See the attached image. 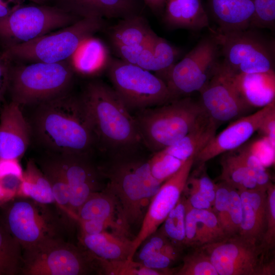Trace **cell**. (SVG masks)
Masks as SVG:
<instances>
[{
	"mask_svg": "<svg viewBox=\"0 0 275 275\" xmlns=\"http://www.w3.org/2000/svg\"><path fill=\"white\" fill-rule=\"evenodd\" d=\"M267 211L265 231L260 244L264 250H268L275 242V187L270 183L266 189Z\"/></svg>",
	"mask_w": 275,
	"mask_h": 275,
	"instance_id": "60d3db41",
	"label": "cell"
},
{
	"mask_svg": "<svg viewBox=\"0 0 275 275\" xmlns=\"http://www.w3.org/2000/svg\"><path fill=\"white\" fill-rule=\"evenodd\" d=\"M77 20L60 9L44 6L18 7L0 19V38L8 44L26 42L69 26Z\"/></svg>",
	"mask_w": 275,
	"mask_h": 275,
	"instance_id": "7c38bea8",
	"label": "cell"
},
{
	"mask_svg": "<svg viewBox=\"0 0 275 275\" xmlns=\"http://www.w3.org/2000/svg\"><path fill=\"white\" fill-rule=\"evenodd\" d=\"M100 274L98 259L85 248L51 239L22 251V275Z\"/></svg>",
	"mask_w": 275,
	"mask_h": 275,
	"instance_id": "ba28073f",
	"label": "cell"
},
{
	"mask_svg": "<svg viewBox=\"0 0 275 275\" xmlns=\"http://www.w3.org/2000/svg\"><path fill=\"white\" fill-rule=\"evenodd\" d=\"M50 156L61 169L69 186L70 209L76 221L80 207L92 194L101 190V178L103 177L90 156L64 154Z\"/></svg>",
	"mask_w": 275,
	"mask_h": 275,
	"instance_id": "2e32d148",
	"label": "cell"
},
{
	"mask_svg": "<svg viewBox=\"0 0 275 275\" xmlns=\"http://www.w3.org/2000/svg\"><path fill=\"white\" fill-rule=\"evenodd\" d=\"M12 199L13 198L4 190L0 184V206Z\"/></svg>",
	"mask_w": 275,
	"mask_h": 275,
	"instance_id": "816d5d0a",
	"label": "cell"
},
{
	"mask_svg": "<svg viewBox=\"0 0 275 275\" xmlns=\"http://www.w3.org/2000/svg\"><path fill=\"white\" fill-rule=\"evenodd\" d=\"M223 64L236 74L274 71V42L249 28L221 32L211 30Z\"/></svg>",
	"mask_w": 275,
	"mask_h": 275,
	"instance_id": "30bf717a",
	"label": "cell"
},
{
	"mask_svg": "<svg viewBox=\"0 0 275 275\" xmlns=\"http://www.w3.org/2000/svg\"><path fill=\"white\" fill-rule=\"evenodd\" d=\"M74 70L63 62H34L11 67L7 89L13 101L19 106L36 105L67 93Z\"/></svg>",
	"mask_w": 275,
	"mask_h": 275,
	"instance_id": "8992f818",
	"label": "cell"
},
{
	"mask_svg": "<svg viewBox=\"0 0 275 275\" xmlns=\"http://www.w3.org/2000/svg\"><path fill=\"white\" fill-rule=\"evenodd\" d=\"M188 179L213 205L215 196L216 184H214L208 176L205 175L200 178L189 176Z\"/></svg>",
	"mask_w": 275,
	"mask_h": 275,
	"instance_id": "f6af8a7d",
	"label": "cell"
},
{
	"mask_svg": "<svg viewBox=\"0 0 275 275\" xmlns=\"http://www.w3.org/2000/svg\"><path fill=\"white\" fill-rule=\"evenodd\" d=\"M106 70L112 88L130 112L175 99L161 78L136 65L112 58Z\"/></svg>",
	"mask_w": 275,
	"mask_h": 275,
	"instance_id": "9c48e42d",
	"label": "cell"
},
{
	"mask_svg": "<svg viewBox=\"0 0 275 275\" xmlns=\"http://www.w3.org/2000/svg\"><path fill=\"white\" fill-rule=\"evenodd\" d=\"M217 123L207 114L183 138L163 149L184 161L193 156L196 157L216 134Z\"/></svg>",
	"mask_w": 275,
	"mask_h": 275,
	"instance_id": "d4e9b609",
	"label": "cell"
},
{
	"mask_svg": "<svg viewBox=\"0 0 275 275\" xmlns=\"http://www.w3.org/2000/svg\"><path fill=\"white\" fill-rule=\"evenodd\" d=\"M248 148L265 168L274 163L275 149L266 137L253 142Z\"/></svg>",
	"mask_w": 275,
	"mask_h": 275,
	"instance_id": "ee69618b",
	"label": "cell"
},
{
	"mask_svg": "<svg viewBox=\"0 0 275 275\" xmlns=\"http://www.w3.org/2000/svg\"><path fill=\"white\" fill-rule=\"evenodd\" d=\"M109 34L113 46L141 44L157 35L146 19L140 14L120 19L111 28Z\"/></svg>",
	"mask_w": 275,
	"mask_h": 275,
	"instance_id": "83f0119b",
	"label": "cell"
},
{
	"mask_svg": "<svg viewBox=\"0 0 275 275\" xmlns=\"http://www.w3.org/2000/svg\"><path fill=\"white\" fill-rule=\"evenodd\" d=\"M23 173L19 159L0 158V179L11 175L22 179Z\"/></svg>",
	"mask_w": 275,
	"mask_h": 275,
	"instance_id": "7dc6e473",
	"label": "cell"
},
{
	"mask_svg": "<svg viewBox=\"0 0 275 275\" xmlns=\"http://www.w3.org/2000/svg\"><path fill=\"white\" fill-rule=\"evenodd\" d=\"M78 220L102 221L124 229L121 225L118 201L106 188L103 191L93 193L89 196L78 210L76 222Z\"/></svg>",
	"mask_w": 275,
	"mask_h": 275,
	"instance_id": "484cf974",
	"label": "cell"
},
{
	"mask_svg": "<svg viewBox=\"0 0 275 275\" xmlns=\"http://www.w3.org/2000/svg\"><path fill=\"white\" fill-rule=\"evenodd\" d=\"M173 262L172 259L160 253H154L140 262L146 267L156 270L169 269Z\"/></svg>",
	"mask_w": 275,
	"mask_h": 275,
	"instance_id": "bcb514c9",
	"label": "cell"
},
{
	"mask_svg": "<svg viewBox=\"0 0 275 275\" xmlns=\"http://www.w3.org/2000/svg\"><path fill=\"white\" fill-rule=\"evenodd\" d=\"M15 0H0V19L9 15L15 9L18 7Z\"/></svg>",
	"mask_w": 275,
	"mask_h": 275,
	"instance_id": "681fc988",
	"label": "cell"
},
{
	"mask_svg": "<svg viewBox=\"0 0 275 275\" xmlns=\"http://www.w3.org/2000/svg\"><path fill=\"white\" fill-rule=\"evenodd\" d=\"M30 1L33 2L36 4H41L42 3L44 2L45 0H30Z\"/></svg>",
	"mask_w": 275,
	"mask_h": 275,
	"instance_id": "db71d44e",
	"label": "cell"
},
{
	"mask_svg": "<svg viewBox=\"0 0 275 275\" xmlns=\"http://www.w3.org/2000/svg\"><path fill=\"white\" fill-rule=\"evenodd\" d=\"M31 130L20 109L11 101L0 112V158L19 159L29 146Z\"/></svg>",
	"mask_w": 275,
	"mask_h": 275,
	"instance_id": "ac0fdd59",
	"label": "cell"
},
{
	"mask_svg": "<svg viewBox=\"0 0 275 275\" xmlns=\"http://www.w3.org/2000/svg\"><path fill=\"white\" fill-rule=\"evenodd\" d=\"M95 134L97 149L108 156L138 152L143 145L133 116L112 87L89 82L80 96Z\"/></svg>",
	"mask_w": 275,
	"mask_h": 275,
	"instance_id": "7a4b0ae2",
	"label": "cell"
},
{
	"mask_svg": "<svg viewBox=\"0 0 275 275\" xmlns=\"http://www.w3.org/2000/svg\"><path fill=\"white\" fill-rule=\"evenodd\" d=\"M16 196L29 198L41 204L56 206L48 180L32 159L26 163Z\"/></svg>",
	"mask_w": 275,
	"mask_h": 275,
	"instance_id": "f1b7e54d",
	"label": "cell"
},
{
	"mask_svg": "<svg viewBox=\"0 0 275 275\" xmlns=\"http://www.w3.org/2000/svg\"><path fill=\"white\" fill-rule=\"evenodd\" d=\"M74 5L76 9L79 14H81V0H71Z\"/></svg>",
	"mask_w": 275,
	"mask_h": 275,
	"instance_id": "f5cc1de1",
	"label": "cell"
},
{
	"mask_svg": "<svg viewBox=\"0 0 275 275\" xmlns=\"http://www.w3.org/2000/svg\"><path fill=\"white\" fill-rule=\"evenodd\" d=\"M194 156L187 159L179 170L161 185L151 200L137 235L132 239L128 260L133 256L143 241L155 232L182 195L191 169Z\"/></svg>",
	"mask_w": 275,
	"mask_h": 275,
	"instance_id": "5bb4252c",
	"label": "cell"
},
{
	"mask_svg": "<svg viewBox=\"0 0 275 275\" xmlns=\"http://www.w3.org/2000/svg\"><path fill=\"white\" fill-rule=\"evenodd\" d=\"M221 180L238 190L260 188L253 173L236 154L223 157Z\"/></svg>",
	"mask_w": 275,
	"mask_h": 275,
	"instance_id": "1f68e13d",
	"label": "cell"
},
{
	"mask_svg": "<svg viewBox=\"0 0 275 275\" xmlns=\"http://www.w3.org/2000/svg\"><path fill=\"white\" fill-rule=\"evenodd\" d=\"M22 249L0 217V275L20 274Z\"/></svg>",
	"mask_w": 275,
	"mask_h": 275,
	"instance_id": "d6a6232c",
	"label": "cell"
},
{
	"mask_svg": "<svg viewBox=\"0 0 275 275\" xmlns=\"http://www.w3.org/2000/svg\"><path fill=\"white\" fill-rule=\"evenodd\" d=\"M275 101L254 114L239 118L217 135L195 157V161L204 164L214 157L236 149L259 129L266 115L275 107Z\"/></svg>",
	"mask_w": 275,
	"mask_h": 275,
	"instance_id": "e0dca14e",
	"label": "cell"
},
{
	"mask_svg": "<svg viewBox=\"0 0 275 275\" xmlns=\"http://www.w3.org/2000/svg\"><path fill=\"white\" fill-rule=\"evenodd\" d=\"M229 186V215L231 235H233L238 232L242 219V205L238 190Z\"/></svg>",
	"mask_w": 275,
	"mask_h": 275,
	"instance_id": "7bdbcfd3",
	"label": "cell"
},
{
	"mask_svg": "<svg viewBox=\"0 0 275 275\" xmlns=\"http://www.w3.org/2000/svg\"><path fill=\"white\" fill-rule=\"evenodd\" d=\"M181 16L182 28L198 31L209 28L208 14L201 0H175Z\"/></svg>",
	"mask_w": 275,
	"mask_h": 275,
	"instance_id": "d590c367",
	"label": "cell"
},
{
	"mask_svg": "<svg viewBox=\"0 0 275 275\" xmlns=\"http://www.w3.org/2000/svg\"><path fill=\"white\" fill-rule=\"evenodd\" d=\"M108 157V161L98 168L107 180L105 188L118 201L122 226L130 234L133 228H140L150 202L162 183L152 176L149 159L138 152Z\"/></svg>",
	"mask_w": 275,
	"mask_h": 275,
	"instance_id": "3957f363",
	"label": "cell"
},
{
	"mask_svg": "<svg viewBox=\"0 0 275 275\" xmlns=\"http://www.w3.org/2000/svg\"><path fill=\"white\" fill-rule=\"evenodd\" d=\"M185 161L168 153L164 149L154 153L149 159L152 176L161 183L177 172Z\"/></svg>",
	"mask_w": 275,
	"mask_h": 275,
	"instance_id": "8d00e7d4",
	"label": "cell"
},
{
	"mask_svg": "<svg viewBox=\"0 0 275 275\" xmlns=\"http://www.w3.org/2000/svg\"><path fill=\"white\" fill-rule=\"evenodd\" d=\"M238 234L200 247L218 275H262L264 249Z\"/></svg>",
	"mask_w": 275,
	"mask_h": 275,
	"instance_id": "4fadbf2b",
	"label": "cell"
},
{
	"mask_svg": "<svg viewBox=\"0 0 275 275\" xmlns=\"http://www.w3.org/2000/svg\"><path fill=\"white\" fill-rule=\"evenodd\" d=\"M97 258L99 262L100 274L107 275H164L172 274L174 273V271L170 268L156 270L147 267L141 263L133 259L106 260Z\"/></svg>",
	"mask_w": 275,
	"mask_h": 275,
	"instance_id": "e575fe53",
	"label": "cell"
},
{
	"mask_svg": "<svg viewBox=\"0 0 275 275\" xmlns=\"http://www.w3.org/2000/svg\"><path fill=\"white\" fill-rule=\"evenodd\" d=\"M254 14L252 29H269L275 25V0H253Z\"/></svg>",
	"mask_w": 275,
	"mask_h": 275,
	"instance_id": "ab89813d",
	"label": "cell"
},
{
	"mask_svg": "<svg viewBox=\"0 0 275 275\" xmlns=\"http://www.w3.org/2000/svg\"><path fill=\"white\" fill-rule=\"evenodd\" d=\"M2 206L0 217L22 251L51 239L63 238L68 223L57 207L20 196Z\"/></svg>",
	"mask_w": 275,
	"mask_h": 275,
	"instance_id": "5b68a950",
	"label": "cell"
},
{
	"mask_svg": "<svg viewBox=\"0 0 275 275\" xmlns=\"http://www.w3.org/2000/svg\"><path fill=\"white\" fill-rule=\"evenodd\" d=\"M31 135L50 155L91 156L97 149L93 126L81 97L67 93L35 105Z\"/></svg>",
	"mask_w": 275,
	"mask_h": 275,
	"instance_id": "6da1fadb",
	"label": "cell"
},
{
	"mask_svg": "<svg viewBox=\"0 0 275 275\" xmlns=\"http://www.w3.org/2000/svg\"><path fill=\"white\" fill-rule=\"evenodd\" d=\"M200 92L203 107L217 122L230 120L250 106L240 93L236 73L222 61Z\"/></svg>",
	"mask_w": 275,
	"mask_h": 275,
	"instance_id": "9a60e30c",
	"label": "cell"
},
{
	"mask_svg": "<svg viewBox=\"0 0 275 275\" xmlns=\"http://www.w3.org/2000/svg\"><path fill=\"white\" fill-rule=\"evenodd\" d=\"M118 232L104 231L93 235L81 234L84 248L98 258L106 260L128 259L132 240Z\"/></svg>",
	"mask_w": 275,
	"mask_h": 275,
	"instance_id": "7402d4cb",
	"label": "cell"
},
{
	"mask_svg": "<svg viewBox=\"0 0 275 275\" xmlns=\"http://www.w3.org/2000/svg\"><path fill=\"white\" fill-rule=\"evenodd\" d=\"M217 31L230 32L250 28L254 14L253 0H208Z\"/></svg>",
	"mask_w": 275,
	"mask_h": 275,
	"instance_id": "44dd1931",
	"label": "cell"
},
{
	"mask_svg": "<svg viewBox=\"0 0 275 275\" xmlns=\"http://www.w3.org/2000/svg\"><path fill=\"white\" fill-rule=\"evenodd\" d=\"M180 51L157 35L142 50L135 65L159 76L175 63Z\"/></svg>",
	"mask_w": 275,
	"mask_h": 275,
	"instance_id": "4316f807",
	"label": "cell"
},
{
	"mask_svg": "<svg viewBox=\"0 0 275 275\" xmlns=\"http://www.w3.org/2000/svg\"><path fill=\"white\" fill-rule=\"evenodd\" d=\"M266 189L238 190L242 205V219L237 233L252 242L261 241L266 227Z\"/></svg>",
	"mask_w": 275,
	"mask_h": 275,
	"instance_id": "d6986e66",
	"label": "cell"
},
{
	"mask_svg": "<svg viewBox=\"0 0 275 275\" xmlns=\"http://www.w3.org/2000/svg\"><path fill=\"white\" fill-rule=\"evenodd\" d=\"M230 186L222 181L216 184V192L212 206L220 225L227 236H231V228L229 215V195Z\"/></svg>",
	"mask_w": 275,
	"mask_h": 275,
	"instance_id": "f35d334b",
	"label": "cell"
},
{
	"mask_svg": "<svg viewBox=\"0 0 275 275\" xmlns=\"http://www.w3.org/2000/svg\"><path fill=\"white\" fill-rule=\"evenodd\" d=\"M140 0H81L83 17L124 18L139 14Z\"/></svg>",
	"mask_w": 275,
	"mask_h": 275,
	"instance_id": "4dcf8cb0",
	"label": "cell"
},
{
	"mask_svg": "<svg viewBox=\"0 0 275 275\" xmlns=\"http://www.w3.org/2000/svg\"><path fill=\"white\" fill-rule=\"evenodd\" d=\"M158 230L174 244L185 246V197L182 196Z\"/></svg>",
	"mask_w": 275,
	"mask_h": 275,
	"instance_id": "836d02e7",
	"label": "cell"
},
{
	"mask_svg": "<svg viewBox=\"0 0 275 275\" xmlns=\"http://www.w3.org/2000/svg\"><path fill=\"white\" fill-rule=\"evenodd\" d=\"M237 155L253 173L259 187L267 188L271 183L266 168L247 147L239 150Z\"/></svg>",
	"mask_w": 275,
	"mask_h": 275,
	"instance_id": "b9f144b4",
	"label": "cell"
},
{
	"mask_svg": "<svg viewBox=\"0 0 275 275\" xmlns=\"http://www.w3.org/2000/svg\"><path fill=\"white\" fill-rule=\"evenodd\" d=\"M199 249L183 258L182 265L175 274L218 275L209 256Z\"/></svg>",
	"mask_w": 275,
	"mask_h": 275,
	"instance_id": "74e56055",
	"label": "cell"
},
{
	"mask_svg": "<svg viewBox=\"0 0 275 275\" xmlns=\"http://www.w3.org/2000/svg\"><path fill=\"white\" fill-rule=\"evenodd\" d=\"M71 59L74 71L93 75L107 70L112 58L105 43L93 36L81 44Z\"/></svg>",
	"mask_w": 275,
	"mask_h": 275,
	"instance_id": "cb8c5ba5",
	"label": "cell"
},
{
	"mask_svg": "<svg viewBox=\"0 0 275 275\" xmlns=\"http://www.w3.org/2000/svg\"><path fill=\"white\" fill-rule=\"evenodd\" d=\"M240 93L250 106L263 107L275 98L274 71L236 74Z\"/></svg>",
	"mask_w": 275,
	"mask_h": 275,
	"instance_id": "603a6c76",
	"label": "cell"
},
{
	"mask_svg": "<svg viewBox=\"0 0 275 275\" xmlns=\"http://www.w3.org/2000/svg\"><path fill=\"white\" fill-rule=\"evenodd\" d=\"M39 164L50 184L57 208L67 223H75L70 209V187L61 169L50 156Z\"/></svg>",
	"mask_w": 275,
	"mask_h": 275,
	"instance_id": "f546056e",
	"label": "cell"
},
{
	"mask_svg": "<svg viewBox=\"0 0 275 275\" xmlns=\"http://www.w3.org/2000/svg\"><path fill=\"white\" fill-rule=\"evenodd\" d=\"M275 149V107L265 116L259 129Z\"/></svg>",
	"mask_w": 275,
	"mask_h": 275,
	"instance_id": "c3c4849f",
	"label": "cell"
},
{
	"mask_svg": "<svg viewBox=\"0 0 275 275\" xmlns=\"http://www.w3.org/2000/svg\"><path fill=\"white\" fill-rule=\"evenodd\" d=\"M207 114L189 97L136 111L133 116L143 145L155 153L178 142Z\"/></svg>",
	"mask_w": 275,
	"mask_h": 275,
	"instance_id": "277c9868",
	"label": "cell"
},
{
	"mask_svg": "<svg viewBox=\"0 0 275 275\" xmlns=\"http://www.w3.org/2000/svg\"><path fill=\"white\" fill-rule=\"evenodd\" d=\"M104 26L102 18L86 16L71 25L33 40L8 44L4 51L12 59L56 63L71 59L81 44Z\"/></svg>",
	"mask_w": 275,
	"mask_h": 275,
	"instance_id": "52a82bcc",
	"label": "cell"
},
{
	"mask_svg": "<svg viewBox=\"0 0 275 275\" xmlns=\"http://www.w3.org/2000/svg\"><path fill=\"white\" fill-rule=\"evenodd\" d=\"M228 236L212 209H197L185 197V246L200 248Z\"/></svg>",
	"mask_w": 275,
	"mask_h": 275,
	"instance_id": "ffe728a7",
	"label": "cell"
},
{
	"mask_svg": "<svg viewBox=\"0 0 275 275\" xmlns=\"http://www.w3.org/2000/svg\"><path fill=\"white\" fill-rule=\"evenodd\" d=\"M153 12L158 13L165 7L166 0H142Z\"/></svg>",
	"mask_w": 275,
	"mask_h": 275,
	"instance_id": "f907efd6",
	"label": "cell"
},
{
	"mask_svg": "<svg viewBox=\"0 0 275 275\" xmlns=\"http://www.w3.org/2000/svg\"><path fill=\"white\" fill-rule=\"evenodd\" d=\"M220 47L211 34L202 38L180 61L158 76L175 99L200 91L213 75L221 61Z\"/></svg>",
	"mask_w": 275,
	"mask_h": 275,
	"instance_id": "8fae6325",
	"label": "cell"
}]
</instances>
